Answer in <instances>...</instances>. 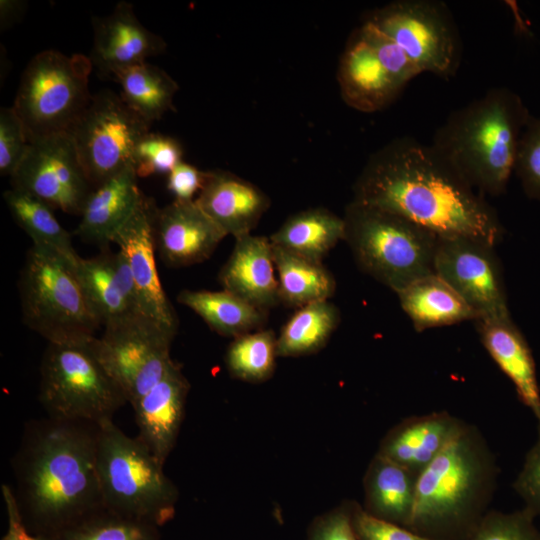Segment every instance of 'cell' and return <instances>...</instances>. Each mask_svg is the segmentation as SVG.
I'll return each instance as SVG.
<instances>
[{"instance_id":"6da1fadb","label":"cell","mask_w":540,"mask_h":540,"mask_svg":"<svg viewBox=\"0 0 540 540\" xmlns=\"http://www.w3.org/2000/svg\"><path fill=\"white\" fill-rule=\"evenodd\" d=\"M353 201L400 215L439 237L498 244L504 227L496 210L432 144L391 140L366 161Z\"/></svg>"},{"instance_id":"7a4b0ae2","label":"cell","mask_w":540,"mask_h":540,"mask_svg":"<svg viewBox=\"0 0 540 540\" xmlns=\"http://www.w3.org/2000/svg\"><path fill=\"white\" fill-rule=\"evenodd\" d=\"M98 426L49 416L26 424L11 465L16 504L30 533L50 537L104 507Z\"/></svg>"},{"instance_id":"3957f363","label":"cell","mask_w":540,"mask_h":540,"mask_svg":"<svg viewBox=\"0 0 540 540\" xmlns=\"http://www.w3.org/2000/svg\"><path fill=\"white\" fill-rule=\"evenodd\" d=\"M499 468L477 427L464 430L418 476L409 529L433 540H464L488 512Z\"/></svg>"},{"instance_id":"277c9868","label":"cell","mask_w":540,"mask_h":540,"mask_svg":"<svg viewBox=\"0 0 540 540\" xmlns=\"http://www.w3.org/2000/svg\"><path fill=\"white\" fill-rule=\"evenodd\" d=\"M530 116L521 97L507 87L452 111L432 145L483 196L505 193L514 172L522 131Z\"/></svg>"},{"instance_id":"5b68a950","label":"cell","mask_w":540,"mask_h":540,"mask_svg":"<svg viewBox=\"0 0 540 540\" xmlns=\"http://www.w3.org/2000/svg\"><path fill=\"white\" fill-rule=\"evenodd\" d=\"M97 472L106 509L159 528L175 515L178 490L161 462L113 420L99 424Z\"/></svg>"},{"instance_id":"8992f818","label":"cell","mask_w":540,"mask_h":540,"mask_svg":"<svg viewBox=\"0 0 540 540\" xmlns=\"http://www.w3.org/2000/svg\"><path fill=\"white\" fill-rule=\"evenodd\" d=\"M344 241L357 266L395 293L435 273L438 239L392 212L351 200L343 215Z\"/></svg>"},{"instance_id":"52a82bcc","label":"cell","mask_w":540,"mask_h":540,"mask_svg":"<svg viewBox=\"0 0 540 540\" xmlns=\"http://www.w3.org/2000/svg\"><path fill=\"white\" fill-rule=\"evenodd\" d=\"M78 257L33 245L21 270L23 321L48 343L92 340L101 325L79 279Z\"/></svg>"},{"instance_id":"ba28073f","label":"cell","mask_w":540,"mask_h":540,"mask_svg":"<svg viewBox=\"0 0 540 540\" xmlns=\"http://www.w3.org/2000/svg\"><path fill=\"white\" fill-rule=\"evenodd\" d=\"M94 339L48 343L40 367L39 401L46 416L101 424L128 403L100 360Z\"/></svg>"},{"instance_id":"9c48e42d","label":"cell","mask_w":540,"mask_h":540,"mask_svg":"<svg viewBox=\"0 0 540 540\" xmlns=\"http://www.w3.org/2000/svg\"><path fill=\"white\" fill-rule=\"evenodd\" d=\"M93 65L82 54H36L22 73L14 104L29 141L68 132L88 106Z\"/></svg>"},{"instance_id":"30bf717a","label":"cell","mask_w":540,"mask_h":540,"mask_svg":"<svg viewBox=\"0 0 540 540\" xmlns=\"http://www.w3.org/2000/svg\"><path fill=\"white\" fill-rule=\"evenodd\" d=\"M392 38L422 72L449 79L462 60V41L454 17L439 0H398L365 19Z\"/></svg>"},{"instance_id":"8fae6325","label":"cell","mask_w":540,"mask_h":540,"mask_svg":"<svg viewBox=\"0 0 540 540\" xmlns=\"http://www.w3.org/2000/svg\"><path fill=\"white\" fill-rule=\"evenodd\" d=\"M150 126L119 94L104 89L92 95L68 133L93 188L133 166L135 147Z\"/></svg>"},{"instance_id":"7c38bea8","label":"cell","mask_w":540,"mask_h":540,"mask_svg":"<svg viewBox=\"0 0 540 540\" xmlns=\"http://www.w3.org/2000/svg\"><path fill=\"white\" fill-rule=\"evenodd\" d=\"M175 332L136 315L104 326L94 340L96 352L132 406L154 387L175 363L170 347Z\"/></svg>"},{"instance_id":"4fadbf2b","label":"cell","mask_w":540,"mask_h":540,"mask_svg":"<svg viewBox=\"0 0 540 540\" xmlns=\"http://www.w3.org/2000/svg\"><path fill=\"white\" fill-rule=\"evenodd\" d=\"M10 179L13 189L28 193L67 214L80 215L93 189L68 132L30 141Z\"/></svg>"},{"instance_id":"5bb4252c","label":"cell","mask_w":540,"mask_h":540,"mask_svg":"<svg viewBox=\"0 0 540 540\" xmlns=\"http://www.w3.org/2000/svg\"><path fill=\"white\" fill-rule=\"evenodd\" d=\"M494 248L464 237L438 239L434 272L473 309L477 319L511 318Z\"/></svg>"},{"instance_id":"9a60e30c","label":"cell","mask_w":540,"mask_h":540,"mask_svg":"<svg viewBox=\"0 0 540 540\" xmlns=\"http://www.w3.org/2000/svg\"><path fill=\"white\" fill-rule=\"evenodd\" d=\"M158 209L155 202L144 195L115 233L112 243L126 259L144 314L176 333L178 319L160 282L155 260Z\"/></svg>"},{"instance_id":"2e32d148","label":"cell","mask_w":540,"mask_h":540,"mask_svg":"<svg viewBox=\"0 0 540 540\" xmlns=\"http://www.w3.org/2000/svg\"><path fill=\"white\" fill-rule=\"evenodd\" d=\"M93 47L89 59L108 78L120 70L146 62L165 50V41L136 17L132 4L121 1L102 17H93Z\"/></svg>"},{"instance_id":"e0dca14e","label":"cell","mask_w":540,"mask_h":540,"mask_svg":"<svg viewBox=\"0 0 540 540\" xmlns=\"http://www.w3.org/2000/svg\"><path fill=\"white\" fill-rule=\"evenodd\" d=\"M226 236L195 200H174L158 209L156 250L169 267H186L207 260Z\"/></svg>"},{"instance_id":"ac0fdd59","label":"cell","mask_w":540,"mask_h":540,"mask_svg":"<svg viewBox=\"0 0 540 540\" xmlns=\"http://www.w3.org/2000/svg\"><path fill=\"white\" fill-rule=\"evenodd\" d=\"M76 270L101 325L145 315L128 264L119 250L115 252L106 246L96 256H79Z\"/></svg>"},{"instance_id":"d6986e66","label":"cell","mask_w":540,"mask_h":540,"mask_svg":"<svg viewBox=\"0 0 540 540\" xmlns=\"http://www.w3.org/2000/svg\"><path fill=\"white\" fill-rule=\"evenodd\" d=\"M189 382L179 364L132 405L137 438L163 463L173 450L185 414Z\"/></svg>"},{"instance_id":"ffe728a7","label":"cell","mask_w":540,"mask_h":540,"mask_svg":"<svg viewBox=\"0 0 540 540\" xmlns=\"http://www.w3.org/2000/svg\"><path fill=\"white\" fill-rule=\"evenodd\" d=\"M467 424L447 411L411 416L386 433L377 453L418 477Z\"/></svg>"},{"instance_id":"44dd1931","label":"cell","mask_w":540,"mask_h":540,"mask_svg":"<svg viewBox=\"0 0 540 540\" xmlns=\"http://www.w3.org/2000/svg\"><path fill=\"white\" fill-rule=\"evenodd\" d=\"M196 203L226 234H251L270 207V199L253 183L224 170L206 171Z\"/></svg>"},{"instance_id":"7402d4cb","label":"cell","mask_w":540,"mask_h":540,"mask_svg":"<svg viewBox=\"0 0 540 540\" xmlns=\"http://www.w3.org/2000/svg\"><path fill=\"white\" fill-rule=\"evenodd\" d=\"M338 83L344 102L365 113L388 107L403 90L382 66L358 28L351 34L341 56Z\"/></svg>"},{"instance_id":"603a6c76","label":"cell","mask_w":540,"mask_h":540,"mask_svg":"<svg viewBox=\"0 0 540 540\" xmlns=\"http://www.w3.org/2000/svg\"><path fill=\"white\" fill-rule=\"evenodd\" d=\"M269 237L247 234L235 245L218 278L224 290L267 311L280 303Z\"/></svg>"},{"instance_id":"cb8c5ba5","label":"cell","mask_w":540,"mask_h":540,"mask_svg":"<svg viewBox=\"0 0 540 540\" xmlns=\"http://www.w3.org/2000/svg\"><path fill=\"white\" fill-rule=\"evenodd\" d=\"M484 348L515 386L519 400L540 424V389L531 350L511 318L475 320Z\"/></svg>"},{"instance_id":"d4e9b609","label":"cell","mask_w":540,"mask_h":540,"mask_svg":"<svg viewBox=\"0 0 540 540\" xmlns=\"http://www.w3.org/2000/svg\"><path fill=\"white\" fill-rule=\"evenodd\" d=\"M143 196L134 167H127L92 189L82 208L76 235L106 247Z\"/></svg>"},{"instance_id":"484cf974","label":"cell","mask_w":540,"mask_h":540,"mask_svg":"<svg viewBox=\"0 0 540 540\" xmlns=\"http://www.w3.org/2000/svg\"><path fill=\"white\" fill-rule=\"evenodd\" d=\"M418 477L376 453L364 475L363 509L370 515L409 529Z\"/></svg>"},{"instance_id":"4316f807","label":"cell","mask_w":540,"mask_h":540,"mask_svg":"<svg viewBox=\"0 0 540 540\" xmlns=\"http://www.w3.org/2000/svg\"><path fill=\"white\" fill-rule=\"evenodd\" d=\"M396 294L417 331L478 318L462 297L435 273L413 281Z\"/></svg>"},{"instance_id":"83f0119b","label":"cell","mask_w":540,"mask_h":540,"mask_svg":"<svg viewBox=\"0 0 540 540\" xmlns=\"http://www.w3.org/2000/svg\"><path fill=\"white\" fill-rule=\"evenodd\" d=\"M343 217L323 208L306 209L289 216L269 236L273 245L308 260L322 263L328 253L344 239Z\"/></svg>"},{"instance_id":"f1b7e54d","label":"cell","mask_w":540,"mask_h":540,"mask_svg":"<svg viewBox=\"0 0 540 540\" xmlns=\"http://www.w3.org/2000/svg\"><path fill=\"white\" fill-rule=\"evenodd\" d=\"M177 301L198 314L216 333L236 338L257 331L268 313L226 291L182 290Z\"/></svg>"},{"instance_id":"f546056e","label":"cell","mask_w":540,"mask_h":540,"mask_svg":"<svg viewBox=\"0 0 540 540\" xmlns=\"http://www.w3.org/2000/svg\"><path fill=\"white\" fill-rule=\"evenodd\" d=\"M280 303L300 308L329 300L335 293L333 274L323 265L273 245Z\"/></svg>"},{"instance_id":"4dcf8cb0","label":"cell","mask_w":540,"mask_h":540,"mask_svg":"<svg viewBox=\"0 0 540 540\" xmlns=\"http://www.w3.org/2000/svg\"><path fill=\"white\" fill-rule=\"evenodd\" d=\"M113 79L121 88L125 104L149 123L172 110L179 87L163 69L143 62L118 71Z\"/></svg>"},{"instance_id":"1f68e13d","label":"cell","mask_w":540,"mask_h":540,"mask_svg":"<svg viewBox=\"0 0 540 540\" xmlns=\"http://www.w3.org/2000/svg\"><path fill=\"white\" fill-rule=\"evenodd\" d=\"M340 323L339 309L329 300L298 308L277 336L278 357H299L321 350Z\"/></svg>"},{"instance_id":"d6a6232c","label":"cell","mask_w":540,"mask_h":540,"mask_svg":"<svg viewBox=\"0 0 540 540\" xmlns=\"http://www.w3.org/2000/svg\"><path fill=\"white\" fill-rule=\"evenodd\" d=\"M3 197L11 215L30 236L33 245L57 251L70 258L79 256L72 246L71 235L59 223L50 205L13 188L5 191Z\"/></svg>"},{"instance_id":"836d02e7","label":"cell","mask_w":540,"mask_h":540,"mask_svg":"<svg viewBox=\"0 0 540 540\" xmlns=\"http://www.w3.org/2000/svg\"><path fill=\"white\" fill-rule=\"evenodd\" d=\"M277 336L271 329H259L233 339L225 362L229 373L250 383L268 380L274 373Z\"/></svg>"},{"instance_id":"e575fe53","label":"cell","mask_w":540,"mask_h":540,"mask_svg":"<svg viewBox=\"0 0 540 540\" xmlns=\"http://www.w3.org/2000/svg\"><path fill=\"white\" fill-rule=\"evenodd\" d=\"M48 540H160L159 527L105 507L85 516Z\"/></svg>"},{"instance_id":"d590c367","label":"cell","mask_w":540,"mask_h":540,"mask_svg":"<svg viewBox=\"0 0 540 540\" xmlns=\"http://www.w3.org/2000/svg\"><path fill=\"white\" fill-rule=\"evenodd\" d=\"M180 142L170 136L148 132L137 143L133 167L138 178L168 175L182 160Z\"/></svg>"},{"instance_id":"8d00e7d4","label":"cell","mask_w":540,"mask_h":540,"mask_svg":"<svg viewBox=\"0 0 540 540\" xmlns=\"http://www.w3.org/2000/svg\"><path fill=\"white\" fill-rule=\"evenodd\" d=\"M535 518L526 508L514 512L488 511L464 540H540Z\"/></svg>"},{"instance_id":"74e56055","label":"cell","mask_w":540,"mask_h":540,"mask_svg":"<svg viewBox=\"0 0 540 540\" xmlns=\"http://www.w3.org/2000/svg\"><path fill=\"white\" fill-rule=\"evenodd\" d=\"M358 30L385 70L403 88L421 73L405 51L375 25L364 20Z\"/></svg>"},{"instance_id":"f35d334b","label":"cell","mask_w":540,"mask_h":540,"mask_svg":"<svg viewBox=\"0 0 540 540\" xmlns=\"http://www.w3.org/2000/svg\"><path fill=\"white\" fill-rule=\"evenodd\" d=\"M526 195L540 200V117L530 114L522 131L514 166Z\"/></svg>"},{"instance_id":"ab89813d","label":"cell","mask_w":540,"mask_h":540,"mask_svg":"<svg viewBox=\"0 0 540 540\" xmlns=\"http://www.w3.org/2000/svg\"><path fill=\"white\" fill-rule=\"evenodd\" d=\"M30 141L14 107L0 110V174L11 176L27 152Z\"/></svg>"},{"instance_id":"60d3db41","label":"cell","mask_w":540,"mask_h":540,"mask_svg":"<svg viewBox=\"0 0 540 540\" xmlns=\"http://www.w3.org/2000/svg\"><path fill=\"white\" fill-rule=\"evenodd\" d=\"M352 523L358 540H433L411 529L380 520L351 502Z\"/></svg>"},{"instance_id":"b9f144b4","label":"cell","mask_w":540,"mask_h":540,"mask_svg":"<svg viewBox=\"0 0 540 540\" xmlns=\"http://www.w3.org/2000/svg\"><path fill=\"white\" fill-rule=\"evenodd\" d=\"M513 488L524 501V508L536 518L540 517V424H537L536 440L525 456Z\"/></svg>"},{"instance_id":"7bdbcfd3","label":"cell","mask_w":540,"mask_h":540,"mask_svg":"<svg viewBox=\"0 0 540 540\" xmlns=\"http://www.w3.org/2000/svg\"><path fill=\"white\" fill-rule=\"evenodd\" d=\"M307 540H358L352 523L351 502L317 517L310 526Z\"/></svg>"},{"instance_id":"ee69618b","label":"cell","mask_w":540,"mask_h":540,"mask_svg":"<svg viewBox=\"0 0 540 540\" xmlns=\"http://www.w3.org/2000/svg\"><path fill=\"white\" fill-rule=\"evenodd\" d=\"M167 176V189L174 196V200L192 201L203 187L206 171L181 161Z\"/></svg>"},{"instance_id":"f6af8a7d","label":"cell","mask_w":540,"mask_h":540,"mask_svg":"<svg viewBox=\"0 0 540 540\" xmlns=\"http://www.w3.org/2000/svg\"><path fill=\"white\" fill-rule=\"evenodd\" d=\"M1 491L8 520L7 531L2 540H48L47 537L34 535L27 530L19 513L13 489L7 484H2Z\"/></svg>"},{"instance_id":"bcb514c9","label":"cell","mask_w":540,"mask_h":540,"mask_svg":"<svg viewBox=\"0 0 540 540\" xmlns=\"http://www.w3.org/2000/svg\"><path fill=\"white\" fill-rule=\"evenodd\" d=\"M1 27L6 28L16 20L21 12L23 4L19 1H1Z\"/></svg>"}]
</instances>
